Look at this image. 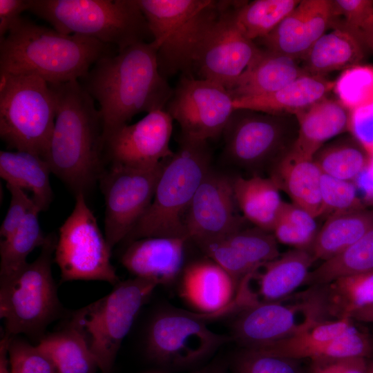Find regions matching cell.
I'll return each mask as SVG.
<instances>
[{"label":"cell","instance_id":"obj_1","mask_svg":"<svg viewBox=\"0 0 373 373\" xmlns=\"http://www.w3.org/2000/svg\"><path fill=\"white\" fill-rule=\"evenodd\" d=\"M153 41L97 61L80 83L99 104L104 141L140 113L165 109L173 90L160 73Z\"/></svg>","mask_w":373,"mask_h":373},{"label":"cell","instance_id":"obj_2","mask_svg":"<svg viewBox=\"0 0 373 373\" xmlns=\"http://www.w3.org/2000/svg\"><path fill=\"white\" fill-rule=\"evenodd\" d=\"M49 85L56 115L46 160L74 195L86 196L107 166L101 115L79 80Z\"/></svg>","mask_w":373,"mask_h":373},{"label":"cell","instance_id":"obj_3","mask_svg":"<svg viewBox=\"0 0 373 373\" xmlns=\"http://www.w3.org/2000/svg\"><path fill=\"white\" fill-rule=\"evenodd\" d=\"M113 47L21 17L0 39V74H34L50 84L80 80L97 61L114 55Z\"/></svg>","mask_w":373,"mask_h":373},{"label":"cell","instance_id":"obj_4","mask_svg":"<svg viewBox=\"0 0 373 373\" xmlns=\"http://www.w3.org/2000/svg\"><path fill=\"white\" fill-rule=\"evenodd\" d=\"M210 164L207 142L180 135L177 151L165 162L149 207L124 240L129 243L148 237L187 238L184 217L211 169Z\"/></svg>","mask_w":373,"mask_h":373},{"label":"cell","instance_id":"obj_5","mask_svg":"<svg viewBox=\"0 0 373 373\" xmlns=\"http://www.w3.org/2000/svg\"><path fill=\"white\" fill-rule=\"evenodd\" d=\"M224 0H137L156 46L160 74L192 75L196 56Z\"/></svg>","mask_w":373,"mask_h":373},{"label":"cell","instance_id":"obj_6","mask_svg":"<svg viewBox=\"0 0 373 373\" xmlns=\"http://www.w3.org/2000/svg\"><path fill=\"white\" fill-rule=\"evenodd\" d=\"M28 11L64 34L122 50L151 36L137 0H29Z\"/></svg>","mask_w":373,"mask_h":373},{"label":"cell","instance_id":"obj_7","mask_svg":"<svg viewBox=\"0 0 373 373\" xmlns=\"http://www.w3.org/2000/svg\"><path fill=\"white\" fill-rule=\"evenodd\" d=\"M54 93L34 74H0V137L13 151L46 160L55 125Z\"/></svg>","mask_w":373,"mask_h":373},{"label":"cell","instance_id":"obj_8","mask_svg":"<svg viewBox=\"0 0 373 373\" xmlns=\"http://www.w3.org/2000/svg\"><path fill=\"white\" fill-rule=\"evenodd\" d=\"M57 237L47 236L38 257L13 276L0 280V317L6 334L37 336L60 313L52 274Z\"/></svg>","mask_w":373,"mask_h":373},{"label":"cell","instance_id":"obj_9","mask_svg":"<svg viewBox=\"0 0 373 373\" xmlns=\"http://www.w3.org/2000/svg\"><path fill=\"white\" fill-rule=\"evenodd\" d=\"M157 286L137 277L120 281L106 296L73 314L68 324L84 335L102 373L111 372L123 340Z\"/></svg>","mask_w":373,"mask_h":373},{"label":"cell","instance_id":"obj_10","mask_svg":"<svg viewBox=\"0 0 373 373\" xmlns=\"http://www.w3.org/2000/svg\"><path fill=\"white\" fill-rule=\"evenodd\" d=\"M220 313L202 314L175 307L160 309L151 319L146 334V352L159 365L182 370L196 366L221 346L232 341L230 336L209 328Z\"/></svg>","mask_w":373,"mask_h":373},{"label":"cell","instance_id":"obj_11","mask_svg":"<svg viewBox=\"0 0 373 373\" xmlns=\"http://www.w3.org/2000/svg\"><path fill=\"white\" fill-rule=\"evenodd\" d=\"M73 211L59 227L55 260L62 282L99 280L115 286L120 282L111 262L112 249L82 193L75 195Z\"/></svg>","mask_w":373,"mask_h":373},{"label":"cell","instance_id":"obj_12","mask_svg":"<svg viewBox=\"0 0 373 373\" xmlns=\"http://www.w3.org/2000/svg\"><path fill=\"white\" fill-rule=\"evenodd\" d=\"M166 160L151 169L113 164L105 168L99 184L106 207L104 236L112 249L125 240L149 207Z\"/></svg>","mask_w":373,"mask_h":373},{"label":"cell","instance_id":"obj_13","mask_svg":"<svg viewBox=\"0 0 373 373\" xmlns=\"http://www.w3.org/2000/svg\"><path fill=\"white\" fill-rule=\"evenodd\" d=\"M237 1H224L196 56L193 72L200 79L218 83L228 90L260 55L262 49L247 39L235 17Z\"/></svg>","mask_w":373,"mask_h":373},{"label":"cell","instance_id":"obj_14","mask_svg":"<svg viewBox=\"0 0 373 373\" xmlns=\"http://www.w3.org/2000/svg\"><path fill=\"white\" fill-rule=\"evenodd\" d=\"M233 102L223 86L182 75L165 111L179 124L182 136L207 142L222 134L235 111Z\"/></svg>","mask_w":373,"mask_h":373},{"label":"cell","instance_id":"obj_15","mask_svg":"<svg viewBox=\"0 0 373 373\" xmlns=\"http://www.w3.org/2000/svg\"><path fill=\"white\" fill-rule=\"evenodd\" d=\"M285 119V115L235 110L222 133L225 157L247 169L269 167L289 151Z\"/></svg>","mask_w":373,"mask_h":373},{"label":"cell","instance_id":"obj_16","mask_svg":"<svg viewBox=\"0 0 373 373\" xmlns=\"http://www.w3.org/2000/svg\"><path fill=\"white\" fill-rule=\"evenodd\" d=\"M233 179L210 169L198 188L184 220L186 236L200 249L242 229L236 213Z\"/></svg>","mask_w":373,"mask_h":373},{"label":"cell","instance_id":"obj_17","mask_svg":"<svg viewBox=\"0 0 373 373\" xmlns=\"http://www.w3.org/2000/svg\"><path fill=\"white\" fill-rule=\"evenodd\" d=\"M173 120L165 109H160L116 129L105 140L107 165L151 169L171 157Z\"/></svg>","mask_w":373,"mask_h":373},{"label":"cell","instance_id":"obj_18","mask_svg":"<svg viewBox=\"0 0 373 373\" xmlns=\"http://www.w3.org/2000/svg\"><path fill=\"white\" fill-rule=\"evenodd\" d=\"M289 297L293 298L305 316L312 320L352 319L356 312L373 305V271L312 285Z\"/></svg>","mask_w":373,"mask_h":373},{"label":"cell","instance_id":"obj_19","mask_svg":"<svg viewBox=\"0 0 373 373\" xmlns=\"http://www.w3.org/2000/svg\"><path fill=\"white\" fill-rule=\"evenodd\" d=\"M303 314L300 305H287L283 300L256 302L236 313L231 326V338L241 347L270 344L290 337L305 329L311 322L306 318L298 322Z\"/></svg>","mask_w":373,"mask_h":373},{"label":"cell","instance_id":"obj_20","mask_svg":"<svg viewBox=\"0 0 373 373\" xmlns=\"http://www.w3.org/2000/svg\"><path fill=\"white\" fill-rule=\"evenodd\" d=\"M178 280L179 295L193 312L233 314L240 309L239 283L208 258L186 265Z\"/></svg>","mask_w":373,"mask_h":373},{"label":"cell","instance_id":"obj_21","mask_svg":"<svg viewBox=\"0 0 373 373\" xmlns=\"http://www.w3.org/2000/svg\"><path fill=\"white\" fill-rule=\"evenodd\" d=\"M332 1L301 0L266 37L256 40L269 52L300 59L330 26Z\"/></svg>","mask_w":373,"mask_h":373},{"label":"cell","instance_id":"obj_22","mask_svg":"<svg viewBox=\"0 0 373 373\" xmlns=\"http://www.w3.org/2000/svg\"><path fill=\"white\" fill-rule=\"evenodd\" d=\"M200 249L238 283L280 255L274 234L256 227L242 228Z\"/></svg>","mask_w":373,"mask_h":373},{"label":"cell","instance_id":"obj_23","mask_svg":"<svg viewBox=\"0 0 373 373\" xmlns=\"http://www.w3.org/2000/svg\"><path fill=\"white\" fill-rule=\"evenodd\" d=\"M189 241L183 237L140 238L128 243L121 263L134 277L168 285L179 279L186 266Z\"/></svg>","mask_w":373,"mask_h":373},{"label":"cell","instance_id":"obj_24","mask_svg":"<svg viewBox=\"0 0 373 373\" xmlns=\"http://www.w3.org/2000/svg\"><path fill=\"white\" fill-rule=\"evenodd\" d=\"M270 178L278 188L285 192L292 203L313 217L323 215L321 194L322 172L314 158L304 156L291 149L269 167Z\"/></svg>","mask_w":373,"mask_h":373},{"label":"cell","instance_id":"obj_25","mask_svg":"<svg viewBox=\"0 0 373 373\" xmlns=\"http://www.w3.org/2000/svg\"><path fill=\"white\" fill-rule=\"evenodd\" d=\"M334 84L324 77L307 74L271 93L234 98L233 107L274 115H295L325 98Z\"/></svg>","mask_w":373,"mask_h":373},{"label":"cell","instance_id":"obj_26","mask_svg":"<svg viewBox=\"0 0 373 373\" xmlns=\"http://www.w3.org/2000/svg\"><path fill=\"white\" fill-rule=\"evenodd\" d=\"M298 128L291 146L308 157L332 137L349 131L350 111L338 99L324 98L296 114Z\"/></svg>","mask_w":373,"mask_h":373},{"label":"cell","instance_id":"obj_27","mask_svg":"<svg viewBox=\"0 0 373 373\" xmlns=\"http://www.w3.org/2000/svg\"><path fill=\"white\" fill-rule=\"evenodd\" d=\"M316 261L310 249H294L265 263L253 274L257 280L254 293L258 302H276L288 298L303 285L312 264Z\"/></svg>","mask_w":373,"mask_h":373},{"label":"cell","instance_id":"obj_28","mask_svg":"<svg viewBox=\"0 0 373 373\" xmlns=\"http://www.w3.org/2000/svg\"><path fill=\"white\" fill-rule=\"evenodd\" d=\"M332 28L322 35L300 59L307 74L323 77L358 65L364 58L366 46L357 35L345 28Z\"/></svg>","mask_w":373,"mask_h":373},{"label":"cell","instance_id":"obj_29","mask_svg":"<svg viewBox=\"0 0 373 373\" xmlns=\"http://www.w3.org/2000/svg\"><path fill=\"white\" fill-rule=\"evenodd\" d=\"M305 75L307 73L297 59L262 49L254 64L229 91L233 99L269 94Z\"/></svg>","mask_w":373,"mask_h":373},{"label":"cell","instance_id":"obj_30","mask_svg":"<svg viewBox=\"0 0 373 373\" xmlns=\"http://www.w3.org/2000/svg\"><path fill=\"white\" fill-rule=\"evenodd\" d=\"M352 320H312L305 329L290 337L251 348L297 360L328 359L332 341L354 325Z\"/></svg>","mask_w":373,"mask_h":373},{"label":"cell","instance_id":"obj_31","mask_svg":"<svg viewBox=\"0 0 373 373\" xmlns=\"http://www.w3.org/2000/svg\"><path fill=\"white\" fill-rule=\"evenodd\" d=\"M51 173L48 162L38 155L18 151H0L1 178L6 184L31 191L34 203L41 211L47 210L52 201Z\"/></svg>","mask_w":373,"mask_h":373},{"label":"cell","instance_id":"obj_32","mask_svg":"<svg viewBox=\"0 0 373 373\" xmlns=\"http://www.w3.org/2000/svg\"><path fill=\"white\" fill-rule=\"evenodd\" d=\"M236 204L255 227L271 232L283 203L280 189L270 178L254 175L233 179Z\"/></svg>","mask_w":373,"mask_h":373},{"label":"cell","instance_id":"obj_33","mask_svg":"<svg viewBox=\"0 0 373 373\" xmlns=\"http://www.w3.org/2000/svg\"><path fill=\"white\" fill-rule=\"evenodd\" d=\"M373 227V210L365 208L332 215L318 230L311 251L316 260H326L363 236Z\"/></svg>","mask_w":373,"mask_h":373},{"label":"cell","instance_id":"obj_34","mask_svg":"<svg viewBox=\"0 0 373 373\" xmlns=\"http://www.w3.org/2000/svg\"><path fill=\"white\" fill-rule=\"evenodd\" d=\"M50 358L57 373H102L84 335L68 325L42 336L37 344Z\"/></svg>","mask_w":373,"mask_h":373},{"label":"cell","instance_id":"obj_35","mask_svg":"<svg viewBox=\"0 0 373 373\" xmlns=\"http://www.w3.org/2000/svg\"><path fill=\"white\" fill-rule=\"evenodd\" d=\"M373 271V227L356 242L324 260L310 271L304 286L330 282L338 278Z\"/></svg>","mask_w":373,"mask_h":373},{"label":"cell","instance_id":"obj_36","mask_svg":"<svg viewBox=\"0 0 373 373\" xmlns=\"http://www.w3.org/2000/svg\"><path fill=\"white\" fill-rule=\"evenodd\" d=\"M299 2V0L237 1L236 23L242 33L254 41L273 31Z\"/></svg>","mask_w":373,"mask_h":373},{"label":"cell","instance_id":"obj_37","mask_svg":"<svg viewBox=\"0 0 373 373\" xmlns=\"http://www.w3.org/2000/svg\"><path fill=\"white\" fill-rule=\"evenodd\" d=\"M41 211L35 206L21 226L0 242V280L8 278L27 265L28 256L46 240L39 222Z\"/></svg>","mask_w":373,"mask_h":373},{"label":"cell","instance_id":"obj_38","mask_svg":"<svg viewBox=\"0 0 373 373\" xmlns=\"http://www.w3.org/2000/svg\"><path fill=\"white\" fill-rule=\"evenodd\" d=\"M370 156L354 138L323 146L314 156L322 173L352 181L365 168Z\"/></svg>","mask_w":373,"mask_h":373},{"label":"cell","instance_id":"obj_39","mask_svg":"<svg viewBox=\"0 0 373 373\" xmlns=\"http://www.w3.org/2000/svg\"><path fill=\"white\" fill-rule=\"evenodd\" d=\"M318 231L314 217L293 203L283 202L272 233L277 242L311 249Z\"/></svg>","mask_w":373,"mask_h":373},{"label":"cell","instance_id":"obj_40","mask_svg":"<svg viewBox=\"0 0 373 373\" xmlns=\"http://www.w3.org/2000/svg\"><path fill=\"white\" fill-rule=\"evenodd\" d=\"M350 111L373 102V66L356 65L343 71L333 88Z\"/></svg>","mask_w":373,"mask_h":373},{"label":"cell","instance_id":"obj_41","mask_svg":"<svg viewBox=\"0 0 373 373\" xmlns=\"http://www.w3.org/2000/svg\"><path fill=\"white\" fill-rule=\"evenodd\" d=\"M299 361L241 347L229 364L233 373H305Z\"/></svg>","mask_w":373,"mask_h":373},{"label":"cell","instance_id":"obj_42","mask_svg":"<svg viewBox=\"0 0 373 373\" xmlns=\"http://www.w3.org/2000/svg\"><path fill=\"white\" fill-rule=\"evenodd\" d=\"M321 194L323 215L328 217L343 212L364 209L363 202L354 183L322 174Z\"/></svg>","mask_w":373,"mask_h":373},{"label":"cell","instance_id":"obj_43","mask_svg":"<svg viewBox=\"0 0 373 373\" xmlns=\"http://www.w3.org/2000/svg\"><path fill=\"white\" fill-rule=\"evenodd\" d=\"M8 358L11 373H57L47 354L39 346L10 336Z\"/></svg>","mask_w":373,"mask_h":373},{"label":"cell","instance_id":"obj_44","mask_svg":"<svg viewBox=\"0 0 373 373\" xmlns=\"http://www.w3.org/2000/svg\"><path fill=\"white\" fill-rule=\"evenodd\" d=\"M332 6L330 26L347 29L358 37L360 30L373 17L371 0H334L332 1Z\"/></svg>","mask_w":373,"mask_h":373},{"label":"cell","instance_id":"obj_45","mask_svg":"<svg viewBox=\"0 0 373 373\" xmlns=\"http://www.w3.org/2000/svg\"><path fill=\"white\" fill-rule=\"evenodd\" d=\"M6 186L11 194V200L0 228L1 240L11 236L36 206L32 198H30L24 190L11 184H6Z\"/></svg>","mask_w":373,"mask_h":373},{"label":"cell","instance_id":"obj_46","mask_svg":"<svg viewBox=\"0 0 373 373\" xmlns=\"http://www.w3.org/2000/svg\"><path fill=\"white\" fill-rule=\"evenodd\" d=\"M349 131L369 155L373 156V113L365 106L350 111Z\"/></svg>","mask_w":373,"mask_h":373},{"label":"cell","instance_id":"obj_47","mask_svg":"<svg viewBox=\"0 0 373 373\" xmlns=\"http://www.w3.org/2000/svg\"><path fill=\"white\" fill-rule=\"evenodd\" d=\"M28 7L29 0H0V39L8 33Z\"/></svg>","mask_w":373,"mask_h":373},{"label":"cell","instance_id":"obj_48","mask_svg":"<svg viewBox=\"0 0 373 373\" xmlns=\"http://www.w3.org/2000/svg\"><path fill=\"white\" fill-rule=\"evenodd\" d=\"M333 373H368L365 358L355 357L330 360Z\"/></svg>","mask_w":373,"mask_h":373},{"label":"cell","instance_id":"obj_49","mask_svg":"<svg viewBox=\"0 0 373 373\" xmlns=\"http://www.w3.org/2000/svg\"><path fill=\"white\" fill-rule=\"evenodd\" d=\"M365 202L373 203V177L365 168L353 180Z\"/></svg>","mask_w":373,"mask_h":373},{"label":"cell","instance_id":"obj_50","mask_svg":"<svg viewBox=\"0 0 373 373\" xmlns=\"http://www.w3.org/2000/svg\"><path fill=\"white\" fill-rule=\"evenodd\" d=\"M229 365L226 360L217 358L191 373H227Z\"/></svg>","mask_w":373,"mask_h":373},{"label":"cell","instance_id":"obj_51","mask_svg":"<svg viewBox=\"0 0 373 373\" xmlns=\"http://www.w3.org/2000/svg\"><path fill=\"white\" fill-rule=\"evenodd\" d=\"M10 339V336L4 334L0 341V373H11L8 358Z\"/></svg>","mask_w":373,"mask_h":373},{"label":"cell","instance_id":"obj_52","mask_svg":"<svg viewBox=\"0 0 373 373\" xmlns=\"http://www.w3.org/2000/svg\"><path fill=\"white\" fill-rule=\"evenodd\" d=\"M358 37L366 47L373 50V17L360 30Z\"/></svg>","mask_w":373,"mask_h":373},{"label":"cell","instance_id":"obj_53","mask_svg":"<svg viewBox=\"0 0 373 373\" xmlns=\"http://www.w3.org/2000/svg\"><path fill=\"white\" fill-rule=\"evenodd\" d=\"M310 373H333L330 360L314 359Z\"/></svg>","mask_w":373,"mask_h":373},{"label":"cell","instance_id":"obj_54","mask_svg":"<svg viewBox=\"0 0 373 373\" xmlns=\"http://www.w3.org/2000/svg\"><path fill=\"white\" fill-rule=\"evenodd\" d=\"M352 319L373 323V305L356 312L352 316Z\"/></svg>","mask_w":373,"mask_h":373},{"label":"cell","instance_id":"obj_55","mask_svg":"<svg viewBox=\"0 0 373 373\" xmlns=\"http://www.w3.org/2000/svg\"><path fill=\"white\" fill-rule=\"evenodd\" d=\"M366 169L373 177V156H370L368 163L366 166Z\"/></svg>","mask_w":373,"mask_h":373},{"label":"cell","instance_id":"obj_56","mask_svg":"<svg viewBox=\"0 0 373 373\" xmlns=\"http://www.w3.org/2000/svg\"><path fill=\"white\" fill-rule=\"evenodd\" d=\"M365 106L373 113V102Z\"/></svg>","mask_w":373,"mask_h":373},{"label":"cell","instance_id":"obj_57","mask_svg":"<svg viewBox=\"0 0 373 373\" xmlns=\"http://www.w3.org/2000/svg\"><path fill=\"white\" fill-rule=\"evenodd\" d=\"M368 373H373V362L368 364Z\"/></svg>","mask_w":373,"mask_h":373},{"label":"cell","instance_id":"obj_58","mask_svg":"<svg viewBox=\"0 0 373 373\" xmlns=\"http://www.w3.org/2000/svg\"><path fill=\"white\" fill-rule=\"evenodd\" d=\"M151 373H165V372H151Z\"/></svg>","mask_w":373,"mask_h":373}]
</instances>
